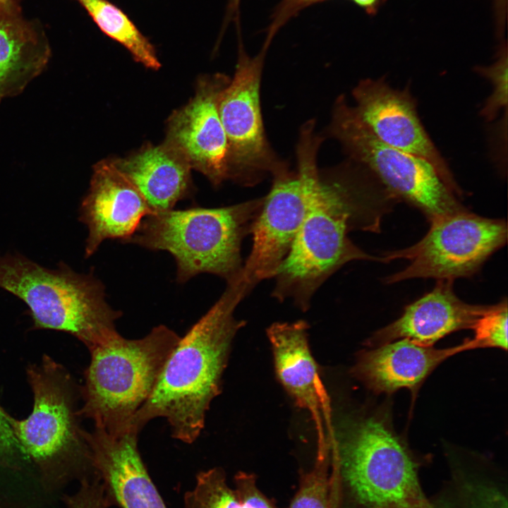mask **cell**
Returning <instances> with one entry per match:
<instances>
[{
  "instance_id": "1",
  "label": "cell",
  "mask_w": 508,
  "mask_h": 508,
  "mask_svg": "<svg viewBox=\"0 0 508 508\" xmlns=\"http://www.w3.org/2000/svg\"><path fill=\"white\" fill-rule=\"evenodd\" d=\"M319 144L310 139L296 145V168L306 192L307 211L284 260L274 277L272 296L290 299L303 311L322 284L354 260L382 262L353 243L348 233L368 231L370 218L361 189L343 167L322 169Z\"/></svg>"
},
{
  "instance_id": "2",
  "label": "cell",
  "mask_w": 508,
  "mask_h": 508,
  "mask_svg": "<svg viewBox=\"0 0 508 508\" xmlns=\"http://www.w3.org/2000/svg\"><path fill=\"white\" fill-rule=\"evenodd\" d=\"M250 291L241 278L226 283L219 299L180 338L130 430L140 433L150 421L164 418L174 439L186 444L198 439L221 392L234 338L245 323L235 318V310Z\"/></svg>"
},
{
  "instance_id": "3",
  "label": "cell",
  "mask_w": 508,
  "mask_h": 508,
  "mask_svg": "<svg viewBox=\"0 0 508 508\" xmlns=\"http://www.w3.org/2000/svg\"><path fill=\"white\" fill-rule=\"evenodd\" d=\"M263 200L261 197L226 207L152 212L122 243L169 252L176 262L179 283L202 273L231 282L241 277V243Z\"/></svg>"
},
{
  "instance_id": "4",
  "label": "cell",
  "mask_w": 508,
  "mask_h": 508,
  "mask_svg": "<svg viewBox=\"0 0 508 508\" xmlns=\"http://www.w3.org/2000/svg\"><path fill=\"white\" fill-rule=\"evenodd\" d=\"M0 288L27 305L35 327L69 333L89 351L120 334L116 321L122 313L107 301L103 283L63 261L49 269L19 253H7L0 257Z\"/></svg>"
},
{
  "instance_id": "5",
  "label": "cell",
  "mask_w": 508,
  "mask_h": 508,
  "mask_svg": "<svg viewBox=\"0 0 508 508\" xmlns=\"http://www.w3.org/2000/svg\"><path fill=\"white\" fill-rule=\"evenodd\" d=\"M341 484L361 508H425L419 461L397 433L388 406L351 418L332 445Z\"/></svg>"
},
{
  "instance_id": "6",
  "label": "cell",
  "mask_w": 508,
  "mask_h": 508,
  "mask_svg": "<svg viewBox=\"0 0 508 508\" xmlns=\"http://www.w3.org/2000/svg\"><path fill=\"white\" fill-rule=\"evenodd\" d=\"M180 338L169 327L159 325L142 338L131 339L119 334L90 350L79 414L109 434L128 431Z\"/></svg>"
},
{
  "instance_id": "7",
  "label": "cell",
  "mask_w": 508,
  "mask_h": 508,
  "mask_svg": "<svg viewBox=\"0 0 508 508\" xmlns=\"http://www.w3.org/2000/svg\"><path fill=\"white\" fill-rule=\"evenodd\" d=\"M34 395L33 409L24 420L9 418L25 454L48 483L95 474L85 431L77 421L73 385L63 368L48 357L28 371Z\"/></svg>"
},
{
  "instance_id": "8",
  "label": "cell",
  "mask_w": 508,
  "mask_h": 508,
  "mask_svg": "<svg viewBox=\"0 0 508 508\" xmlns=\"http://www.w3.org/2000/svg\"><path fill=\"white\" fill-rule=\"evenodd\" d=\"M323 136L338 141L348 159L368 169L398 202L418 209L429 222L468 210L428 161L376 138L345 95L334 102Z\"/></svg>"
},
{
  "instance_id": "9",
  "label": "cell",
  "mask_w": 508,
  "mask_h": 508,
  "mask_svg": "<svg viewBox=\"0 0 508 508\" xmlns=\"http://www.w3.org/2000/svg\"><path fill=\"white\" fill-rule=\"evenodd\" d=\"M426 234L410 247L389 251L382 262L409 263L384 279L394 284L416 278L449 280L469 277L507 240L506 221L483 217L468 210L430 222Z\"/></svg>"
},
{
  "instance_id": "10",
  "label": "cell",
  "mask_w": 508,
  "mask_h": 508,
  "mask_svg": "<svg viewBox=\"0 0 508 508\" xmlns=\"http://www.w3.org/2000/svg\"><path fill=\"white\" fill-rule=\"evenodd\" d=\"M270 45L250 56L242 42L232 79L222 90L218 109L228 143L229 179L253 186L289 169L267 138L260 102L262 69Z\"/></svg>"
},
{
  "instance_id": "11",
  "label": "cell",
  "mask_w": 508,
  "mask_h": 508,
  "mask_svg": "<svg viewBox=\"0 0 508 508\" xmlns=\"http://www.w3.org/2000/svg\"><path fill=\"white\" fill-rule=\"evenodd\" d=\"M353 105L369 130L385 144L420 157L437 170L460 197L464 192L447 162L424 128L410 85L392 87L385 76L361 79L353 88Z\"/></svg>"
},
{
  "instance_id": "12",
  "label": "cell",
  "mask_w": 508,
  "mask_h": 508,
  "mask_svg": "<svg viewBox=\"0 0 508 508\" xmlns=\"http://www.w3.org/2000/svg\"><path fill=\"white\" fill-rule=\"evenodd\" d=\"M303 179L295 169L272 177L269 193L254 220L252 248L243 265L242 280L252 291L274 278L286 257L307 211Z\"/></svg>"
},
{
  "instance_id": "13",
  "label": "cell",
  "mask_w": 508,
  "mask_h": 508,
  "mask_svg": "<svg viewBox=\"0 0 508 508\" xmlns=\"http://www.w3.org/2000/svg\"><path fill=\"white\" fill-rule=\"evenodd\" d=\"M229 81L221 73L200 79L194 97L170 116L165 140L215 187L229 180L228 143L218 104Z\"/></svg>"
},
{
  "instance_id": "14",
  "label": "cell",
  "mask_w": 508,
  "mask_h": 508,
  "mask_svg": "<svg viewBox=\"0 0 508 508\" xmlns=\"http://www.w3.org/2000/svg\"><path fill=\"white\" fill-rule=\"evenodd\" d=\"M151 213L143 196L111 160L98 162L79 210V220L88 230L85 257H91L107 239L123 242Z\"/></svg>"
},
{
  "instance_id": "15",
  "label": "cell",
  "mask_w": 508,
  "mask_h": 508,
  "mask_svg": "<svg viewBox=\"0 0 508 508\" xmlns=\"http://www.w3.org/2000/svg\"><path fill=\"white\" fill-rule=\"evenodd\" d=\"M306 322H275L267 330L275 372L296 404L308 411L315 423L318 447L330 445L332 433L329 400L311 354Z\"/></svg>"
},
{
  "instance_id": "16",
  "label": "cell",
  "mask_w": 508,
  "mask_h": 508,
  "mask_svg": "<svg viewBox=\"0 0 508 508\" xmlns=\"http://www.w3.org/2000/svg\"><path fill=\"white\" fill-rule=\"evenodd\" d=\"M138 433H85L95 473L119 508H167L138 449Z\"/></svg>"
},
{
  "instance_id": "17",
  "label": "cell",
  "mask_w": 508,
  "mask_h": 508,
  "mask_svg": "<svg viewBox=\"0 0 508 508\" xmlns=\"http://www.w3.org/2000/svg\"><path fill=\"white\" fill-rule=\"evenodd\" d=\"M361 351L352 368L353 376L376 394L406 388L415 396L429 375L448 358L474 349L472 341L436 349L400 339Z\"/></svg>"
},
{
  "instance_id": "18",
  "label": "cell",
  "mask_w": 508,
  "mask_h": 508,
  "mask_svg": "<svg viewBox=\"0 0 508 508\" xmlns=\"http://www.w3.org/2000/svg\"><path fill=\"white\" fill-rule=\"evenodd\" d=\"M453 281L437 280L434 288L406 306L395 321L379 329L367 341L377 346L400 339H409L423 346L433 344L445 336L472 329L491 305L470 304L455 294Z\"/></svg>"
},
{
  "instance_id": "19",
  "label": "cell",
  "mask_w": 508,
  "mask_h": 508,
  "mask_svg": "<svg viewBox=\"0 0 508 508\" xmlns=\"http://www.w3.org/2000/svg\"><path fill=\"white\" fill-rule=\"evenodd\" d=\"M111 162L141 193L152 213L174 209L192 191L190 164L165 141Z\"/></svg>"
},
{
  "instance_id": "20",
  "label": "cell",
  "mask_w": 508,
  "mask_h": 508,
  "mask_svg": "<svg viewBox=\"0 0 508 508\" xmlns=\"http://www.w3.org/2000/svg\"><path fill=\"white\" fill-rule=\"evenodd\" d=\"M52 50L39 23L21 8L0 10V103L21 93L45 69Z\"/></svg>"
},
{
  "instance_id": "21",
  "label": "cell",
  "mask_w": 508,
  "mask_h": 508,
  "mask_svg": "<svg viewBox=\"0 0 508 508\" xmlns=\"http://www.w3.org/2000/svg\"><path fill=\"white\" fill-rule=\"evenodd\" d=\"M76 1L101 31L124 47L137 62L152 70L160 68L154 46L121 8L108 0Z\"/></svg>"
},
{
  "instance_id": "22",
  "label": "cell",
  "mask_w": 508,
  "mask_h": 508,
  "mask_svg": "<svg viewBox=\"0 0 508 508\" xmlns=\"http://www.w3.org/2000/svg\"><path fill=\"white\" fill-rule=\"evenodd\" d=\"M332 487V452L317 451L313 468L300 480L288 508H329Z\"/></svg>"
},
{
  "instance_id": "23",
  "label": "cell",
  "mask_w": 508,
  "mask_h": 508,
  "mask_svg": "<svg viewBox=\"0 0 508 508\" xmlns=\"http://www.w3.org/2000/svg\"><path fill=\"white\" fill-rule=\"evenodd\" d=\"M184 508H236L238 499L221 468L198 473L195 485L185 492Z\"/></svg>"
},
{
  "instance_id": "24",
  "label": "cell",
  "mask_w": 508,
  "mask_h": 508,
  "mask_svg": "<svg viewBox=\"0 0 508 508\" xmlns=\"http://www.w3.org/2000/svg\"><path fill=\"white\" fill-rule=\"evenodd\" d=\"M454 475L464 508H508L507 495L495 480L457 468Z\"/></svg>"
},
{
  "instance_id": "25",
  "label": "cell",
  "mask_w": 508,
  "mask_h": 508,
  "mask_svg": "<svg viewBox=\"0 0 508 508\" xmlns=\"http://www.w3.org/2000/svg\"><path fill=\"white\" fill-rule=\"evenodd\" d=\"M507 44L502 40L495 61L490 65L474 68L475 72L492 86V92L480 111V115L488 122L494 121L501 111H507Z\"/></svg>"
},
{
  "instance_id": "26",
  "label": "cell",
  "mask_w": 508,
  "mask_h": 508,
  "mask_svg": "<svg viewBox=\"0 0 508 508\" xmlns=\"http://www.w3.org/2000/svg\"><path fill=\"white\" fill-rule=\"evenodd\" d=\"M507 301L491 305L472 327L474 349L498 348L507 350Z\"/></svg>"
},
{
  "instance_id": "27",
  "label": "cell",
  "mask_w": 508,
  "mask_h": 508,
  "mask_svg": "<svg viewBox=\"0 0 508 508\" xmlns=\"http://www.w3.org/2000/svg\"><path fill=\"white\" fill-rule=\"evenodd\" d=\"M325 0H281L277 6L265 40L272 42L277 32L299 11L313 4ZM368 14H375L387 0H351Z\"/></svg>"
},
{
  "instance_id": "28",
  "label": "cell",
  "mask_w": 508,
  "mask_h": 508,
  "mask_svg": "<svg viewBox=\"0 0 508 508\" xmlns=\"http://www.w3.org/2000/svg\"><path fill=\"white\" fill-rule=\"evenodd\" d=\"M80 483L76 492L63 497L67 508H109L114 506L109 492L97 474L81 478Z\"/></svg>"
},
{
  "instance_id": "29",
  "label": "cell",
  "mask_w": 508,
  "mask_h": 508,
  "mask_svg": "<svg viewBox=\"0 0 508 508\" xmlns=\"http://www.w3.org/2000/svg\"><path fill=\"white\" fill-rule=\"evenodd\" d=\"M234 484L238 499L236 508H275L258 488L253 474L238 473L234 477Z\"/></svg>"
},
{
  "instance_id": "30",
  "label": "cell",
  "mask_w": 508,
  "mask_h": 508,
  "mask_svg": "<svg viewBox=\"0 0 508 508\" xmlns=\"http://www.w3.org/2000/svg\"><path fill=\"white\" fill-rule=\"evenodd\" d=\"M9 418L0 406V464L4 466L11 465L17 456L23 452L10 424Z\"/></svg>"
},
{
  "instance_id": "31",
  "label": "cell",
  "mask_w": 508,
  "mask_h": 508,
  "mask_svg": "<svg viewBox=\"0 0 508 508\" xmlns=\"http://www.w3.org/2000/svg\"><path fill=\"white\" fill-rule=\"evenodd\" d=\"M493 4L497 35L502 38L507 23V0H493Z\"/></svg>"
},
{
  "instance_id": "32",
  "label": "cell",
  "mask_w": 508,
  "mask_h": 508,
  "mask_svg": "<svg viewBox=\"0 0 508 508\" xmlns=\"http://www.w3.org/2000/svg\"><path fill=\"white\" fill-rule=\"evenodd\" d=\"M342 486L338 469L332 468V487L329 508H341Z\"/></svg>"
},
{
  "instance_id": "33",
  "label": "cell",
  "mask_w": 508,
  "mask_h": 508,
  "mask_svg": "<svg viewBox=\"0 0 508 508\" xmlns=\"http://www.w3.org/2000/svg\"><path fill=\"white\" fill-rule=\"evenodd\" d=\"M20 8L16 0H0V10H14Z\"/></svg>"
},
{
  "instance_id": "34",
  "label": "cell",
  "mask_w": 508,
  "mask_h": 508,
  "mask_svg": "<svg viewBox=\"0 0 508 508\" xmlns=\"http://www.w3.org/2000/svg\"><path fill=\"white\" fill-rule=\"evenodd\" d=\"M425 508H450L448 505L429 502Z\"/></svg>"
},
{
  "instance_id": "35",
  "label": "cell",
  "mask_w": 508,
  "mask_h": 508,
  "mask_svg": "<svg viewBox=\"0 0 508 508\" xmlns=\"http://www.w3.org/2000/svg\"><path fill=\"white\" fill-rule=\"evenodd\" d=\"M239 1L240 0H230L229 8L232 12L233 9L236 8V7L238 6Z\"/></svg>"
}]
</instances>
